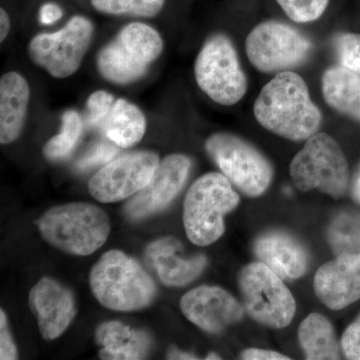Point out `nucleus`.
<instances>
[{
  "instance_id": "f257e3e1",
  "label": "nucleus",
  "mask_w": 360,
  "mask_h": 360,
  "mask_svg": "<svg viewBox=\"0 0 360 360\" xmlns=\"http://www.w3.org/2000/svg\"><path fill=\"white\" fill-rule=\"evenodd\" d=\"M253 113L264 129L292 141H307L322 123L321 111L312 101L307 82L291 70L276 73L262 87Z\"/></svg>"
},
{
  "instance_id": "f03ea898",
  "label": "nucleus",
  "mask_w": 360,
  "mask_h": 360,
  "mask_svg": "<svg viewBox=\"0 0 360 360\" xmlns=\"http://www.w3.org/2000/svg\"><path fill=\"white\" fill-rule=\"evenodd\" d=\"M89 283L98 302L117 311L144 309L155 297L153 278L136 260L120 250L108 251L99 258L90 271Z\"/></svg>"
},
{
  "instance_id": "7ed1b4c3",
  "label": "nucleus",
  "mask_w": 360,
  "mask_h": 360,
  "mask_svg": "<svg viewBox=\"0 0 360 360\" xmlns=\"http://www.w3.org/2000/svg\"><path fill=\"white\" fill-rule=\"evenodd\" d=\"M49 245L73 255H89L108 240L110 224L101 208L75 202L54 206L37 221Z\"/></svg>"
},
{
  "instance_id": "20e7f679",
  "label": "nucleus",
  "mask_w": 360,
  "mask_h": 360,
  "mask_svg": "<svg viewBox=\"0 0 360 360\" xmlns=\"http://www.w3.org/2000/svg\"><path fill=\"white\" fill-rule=\"evenodd\" d=\"M240 198L224 174L210 172L187 191L184 224L189 240L198 246L212 245L225 231L224 217L236 210Z\"/></svg>"
},
{
  "instance_id": "39448f33",
  "label": "nucleus",
  "mask_w": 360,
  "mask_h": 360,
  "mask_svg": "<svg viewBox=\"0 0 360 360\" xmlns=\"http://www.w3.org/2000/svg\"><path fill=\"white\" fill-rule=\"evenodd\" d=\"M293 184L300 191L319 189L333 198L349 191V167L340 144L326 132L309 137L290 165Z\"/></svg>"
},
{
  "instance_id": "423d86ee",
  "label": "nucleus",
  "mask_w": 360,
  "mask_h": 360,
  "mask_svg": "<svg viewBox=\"0 0 360 360\" xmlns=\"http://www.w3.org/2000/svg\"><path fill=\"white\" fill-rule=\"evenodd\" d=\"M162 49V39L153 27L143 23H130L99 52L97 66L101 75L110 82L129 84L146 75Z\"/></svg>"
},
{
  "instance_id": "0eeeda50",
  "label": "nucleus",
  "mask_w": 360,
  "mask_h": 360,
  "mask_svg": "<svg viewBox=\"0 0 360 360\" xmlns=\"http://www.w3.org/2000/svg\"><path fill=\"white\" fill-rule=\"evenodd\" d=\"M212 160L232 186L250 198L266 193L274 169L266 156L250 142L226 132L212 134L205 142Z\"/></svg>"
},
{
  "instance_id": "6e6552de",
  "label": "nucleus",
  "mask_w": 360,
  "mask_h": 360,
  "mask_svg": "<svg viewBox=\"0 0 360 360\" xmlns=\"http://www.w3.org/2000/svg\"><path fill=\"white\" fill-rule=\"evenodd\" d=\"M194 75L200 89L220 105L238 103L248 91V78L236 47L224 34L210 37L203 45L195 60Z\"/></svg>"
},
{
  "instance_id": "1a4fd4ad",
  "label": "nucleus",
  "mask_w": 360,
  "mask_h": 360,
  "mask_svg": "<svg viewBox=\"0 0 360 360\" xmlns=\"http://www.w3.org/2000/svg\"><path fill=\"white\" fill-rule=\"evenodd\" d=\"M238 285L248 314L258 323L272 328L290 326L296 312L292 293L283 279L262 262L241 269Z\"/></svg>"
},
{
  "instance_id": "9d476101",
  "label": "nucleus",
  "mask_w": 360,
  "mask_h": 360,
  "mask_svg": "<svg viewBox=\"0 0 360 360\" xmlns=\"http://www.w3.org/2000/svg\"><path fill=\"white\" fill-rule=\"evenodd\" d=\"M311 41L285 23L269 20L255 26L246 37L248 60L260 72L279 73L309 59Z\"/></svg>"
},
{
  "instance_id": "9b49d317",
  "label": "nucleus",
  "mask_w": 360,
  "mask_h": 360,
  "mask_svg": "<svg viewBox=\"0 0 360 360\" xmlns=\"http://www.w3.org/2000/svg\"><path fill=\"white\" fill-rule=\"evenodd\" d=\"M94 34L87 18L75 16L59 32L41 33L30 41L28 53L35 65L51 77H70L82 65Z\"/></svg>"
},
{
  "instance_id": "f8f14e48",
  "label": "nucleus",
  "mask_w": 360,
  "mask_h": 360,
  "mask_svg": "<svg viewBox=\"0 0 360 360\" xmlns=\"http://www.w3.org/2000/svg\"><path fill=\"white\" fill-rule=\"evenodd\" d=\"M158 165L160 158L150 151H134L120 156L92 176L89 193L99 202L124 200L148 186Z\"/></svg>"
},
{
  "instance_id": "ddd939ff",
  "label": "nucleus",
  "mask_w": 360,
  "mask_h": 360,
  "mask_svg": "<svg viewBox=\"0 0 360 360\" xmlns=\"http://www.w3.org/2000/svg\"><path fill=\"white\" fill-rule=\"evenodd\" d=\"M191 160L184 155H168L160 162L148 186L135 194L125 206L130 219H146L161 212L172 203L186 184Z\"/></svg>"
},
{
  "instance_id": "4468645a",
  "label": "nucleus",
  "mask_w": 360,
  "mask_h": 360,
  "mask_svg": "<svg viewBox=\"0 0 360 360\" xmlns=\"http://www.w3.org/2000/svg\"><path fill=\"white\" fill-rule=\"evenodd\" d=\"M180 309L189 321L210 333H220L243 319L245 310L226 290L202 285L182 296Z\"/></svg>"
},
{
  "instance_id": "2eb2a0df",
  "label": "nucleus",
  "mask_w": 360,
  "mask_h": 360,
  "mask_svg": "<svg viewBox=\"0 0 360 360\" xmlns=\"http://www.w3.org/2000/svg\"><path fill=\"white\" fill-rule=\"evenodd\" d=\"M315 295L329 309H347L360 300V252L342 253L319 267Z\"/></svg>"
},
{
  "instance_id": "dca6fc26",
  "label": "nucleus",
  "mask_w": 360,
  "mask_h": 360,
  "mask_svg": "<svg viewBox=\"0 0 360 360\" xmlns=\"http://www.w3.org/2000/svg\"><path fill=\"white\" fill-rule=\"evenodd\" d=\"M30 307L37 316L40 333L46 340L63 335L77 314L71 291L51 277H44L33 286Z\"/></svg>"
},
{
  "instance_id": "f3484780",
  "label": "nucleus",
  "mask_w": 360,
  "mask_h": 360,
  "mask_svg": "<svg viewBox=\"0 0 360 360\" xmlns=\"http://www.w3.org/2000/svg\"><path fill=\"white\" fill-rule=\"evenodd\" d=\"M255 257L283 279L293 281L309 269L307 248L295 236L283 231L264 232L253 245Z\"/></svg>"
},
{
  "instance_id": "a211bd4d",
  "label": "nucleus",
  "mask_w": 360,
  "mask_h": 360,
  "mask_svg": "<svg viewBox=\"0 0 360 360\" xmlns=\"http://www.w3.org/2000/svg\"><path fill=\"white\" fill-rule=\"evenodd\" d=\"M179 239L168 236L153 241L146 250V260L155 267L161 283L167 286H186L202 274L207 264L205 255L184 257Z\"/></svg>"
},
{
  "instance_id": "6ab92c4d",
  "label": "nucleus",
  "mask_w": 360,
  "mask_h": 360,
  "mask_svg": "<svg viewBox=\"0 0 360 360\" xmlns=\"http://www.w3.org/2000/svg\"><path fill=\"white\" fill-rule=\"evenodd\" d=\"M96 340L101 347L99 357L106 360L143 359L150 348V338L146 331L120 321L101 324L96 329Z\"/></svg>"
},
{
  "instance_id": "aec40b11",
  "label": "nucleus",
  "mask_w": 360,
  "mask_h": 360,
  "mask_svg": "<svg viewBox=\"0 0 360 360\" xmlns=\"http://www.w3.org/2000/svg\"><path fill=\"white\" fill-rule=\"evenodd\" d=\"M30 86L20 73L8 72L0 80V141L11 143L20 136L30 103Z\"/></svg>"
},
{
  "instance_id": "412c9836",
  "label": "nucleus",
  "mask_w": 360,
  "mask_h": 360,
  "mask_svg": "<svg viewBox=\"0 0 360 360\" xmlns=\"http://www.w3.org/2000/svg\"><path fill=\"white\" fill-rule=\"evenodd\" d=\"M324 101L336 112L360 122V75L345 66H333L321 78Z\"/></svg>"
},
{
  "instance_id": "4be33fe9",
  "label": "nucleus",
  "mask_w": 360,
  "mask_h": 360,
  "mask_svg": "<svg viewBox=\"0 0 360 360\" xmlns=\"http://www.w3.org/2000/svg\"><path fill=\"white\" fill-rule=\"evenodd\" d=\"M99 129L115 146L129 148L141 141L146 134V120L134 104L117 99Z\"/></svg>"
},
{
  "instance_id": "5701e85b",
  "label": "nucleus",
  "mask_w": 360,
  "mask_h": 360,
  "mask_svg": "<svg viewBox=\"0 0 360 360\" xmlns=\"http://www.w3.org/2000/svg\"><path fill=\"white\" fill-rule=\"evenodd\" d=\"M298 340L309 360L340 359V347L331 322L321 314H310L298 328Z\"/></svg>"
},
{
  "instance_id": "b1692460",
  "label": "nucleus",
  "mask_w": 360,
  "mask_h": 360,
  "mask_svg": "<svg viewBox=\"0 0 360 360\" xmlns=\"http://www.w3.org/2000/svg\"><path fill=\"white\" fill-rule=\"evenodd\" d=\"M326 236L336 255L360 252V213L340 212L329 224Z\"/></svg>"
},
{
  "instance_id": "393cba45",
  "label": "nucleus",
  "mask_w": 360,
  "mask_h": 360,
  "mask_svg": "<svg viewBox=\"0 0 360 360\" xmlns=\"http://www.w3.org/2000/svg\"><path fill=\"white\" fill-rule=\"evenodd\" d=\"M82 122L77 111L63 113L60 132L46 142L44 155L47 160H58L70 155L82 134Z\"/></svg>"
},
{
  "instance_id": "a878e982",
  "label": "nucleus",
  "mask_w": 360,
  "mask_h": 360,
  "mask_svg": "<svg viewBox=\"0 0 360 360\" xmlns=\"http://www.w3.org/2000/svg\"><path fill=\"white\" fill-rule=\"evenodd\" d=\"M165 0H91L96 11L108 14L153 18L158 14Z\"/></svg>"
},
{
  "instance_id": "bb28decb",
  "label": "nucleus",
  "mask_w": 360,
  "mask_h": 360,
  "mask_svg": "<svg viewBox=\"0 0 360 360\" xmlns=\"http://www.w3.org/2000/svg\"><path fill=\"white\" fill-rule=\"evenodd\" d=\"M284 13L297 23L312 22L326 13L329 0H276Z\"/></svg>"
},
{
  "instance_id": "cd10ccee",
  "label": "nucleus",
  "mask_w": 360,
  "mask_h": 360,
  "mask_svg": "<svg viewBox=\"0 0 360 360\" xmlns=\"http://www.w3.org/2000/svg\"><path fill=\"white\" fill-rule=\"evenodd\" d=\"M333 47L340 65L360 75V33H338Z\"/></svg>"
},
{
  "instance_id": "c85d7f7f",
  "label": "nucleus",
  "mask_w": 360,
  "mask_h": 360,
  "mask_svg": "<svg viewBox=\"0 0 360 360\" xmlns=\"http://www.w3.org/2000/svg\"><path fill=\"white\" fill-rule=\"evenodd\" d=\"M115 103V97L103 90H98L92 94L86 104L85 123L87 127L91 129H101Z\"/></svg>"
},
{
  "instance_id": "c756f323",
  "label": "nucleus",
  "mask_w": 360,
  "mask_h": 360,
  "mask_svg": "<svg viewBox=\"0 0 360 360\" xmlns=\"http://www.w3.org/2000/svg\"><path fill=\"white\" fill-rule=\"evenodd\" d=\"M117 146L108 142H99L90 149L86 155L82 156L77 161V168L79 172H86L98 167V165H108L118 153Z\"/></svg>"
},
{
  "instance_id": "7c9ffc66",
  "label": "nucleus",
  "mask_w": 360,
  "mask_h": 360,
  "mask_svg": "<svg viewBox=\"0 0 360 360\" xmlns=\"http://www.w3.org/2000/svg\"><path fill=\"white\" fill-rule=\"evenodd\" d=\"M340 345L345 359L360 360V314L345 329Z\"/></svg>"
},
{
  "instance_id": "2f4dec72",
  "label": "nucleus",
  "mask_w": 360,
  "mask_h": 360,
  "mask_svg": "<svg viewBox=\"0 0 360 360\" xmlns=\"http://www.w3.org/2000/svg\"><path fill=\"white\" fill-rule=\"evenodd\" d=\"M18 359V349L7 328L6 315L0 311V359L14 360Z\"/></svg>"
},
{
  "instance_id": "473e14b6",
  "label": "nucleus",
  "mask_w": 360,
  "mask_h": 360,
  "mask_svg": "<svg viewBox=\"0 0 360 360\" xmlns=\"http://www.w3.org/2000/svg\"><path fill=\"white\" fill-rule=\"evenodd\" d=\"M241 359L245 360H288L286 355L274 352V350L262 349V348H248L240 355Z\"/></svg>"
},
{
  "instance_id": "72a5a7b5",
  "label": "nucleus",
  "mask_w": 360,
  "mask_h": 360,
  "mask_svg": "<svg viewBox=\"0 0 360 360\" xmlns=\"http://www.w3.org/2000/svg\"><path fill=\"white\" fill-rule=\"evenodd\" d=\"M63 16L60 7L53 4H46L40 9V21L45 25L56 22Z\"/></svg>"
},
{
  "instance_id": "f704fd0d",
  "label": "nucleus",
  "mask_w": 360,
  "mask_h": 360,
  "mask_svg": "<svg viewBox=\"0 0 360 360\" xmlns=\"http://www.w3.org/2000/svg\"><path fill=\"white\" fill-rule=\"evenodd\" d=\"M349 193L352 200L360 205V162L350 179Z\"/></svg>"
},
{
  "instance_id": "c9c22d12",
  "label": "nucleus",
  "mask_w": 360,
  "mask_h": 360,
  "mask_svg": "<svg viewBox=\"0 0 360 360\" xmlns=\"http://www.w3.org/2000/svg\"><path fill=\"white\" fill-rule=\"evenodd\" d=\"M9 30H11V20L8 14L4 9H1L0 11V40L1 41L6 39Z\"/></svg>"
},
{
  "instance_id": "e433bc0d",
  "label": "nucleus",
  "mask_w": 360,
  "mask_h": 360,
  "mask_svg": "<svg viewBox=\"0 0 360 360\" xmlns=\"http://www.w3.org/2000/svg\"><path fill=\"white\" fill-rule=\"evenodd\" d=\"M168 359H198V357L186 352H180L179 348L172 347L167 354Z\"/></svg>"
},
{
  "instance_id": "4c0bfd02",
  "label": "nucleus",
  "mask_w": 360,
  "mask_h": 360,
  "mask_svg": "<svg viewBox=\"0 0 360 360\" xmlns=\"http://www.w3.org/2000/svg\"><path fill=\"white\" fill-rule=\"evenodd\" d=\"M221 357L219 356V355L215 354H208L207 356H206V359L210 360V359H220Z\"/></svg>"
}]
</instances>
